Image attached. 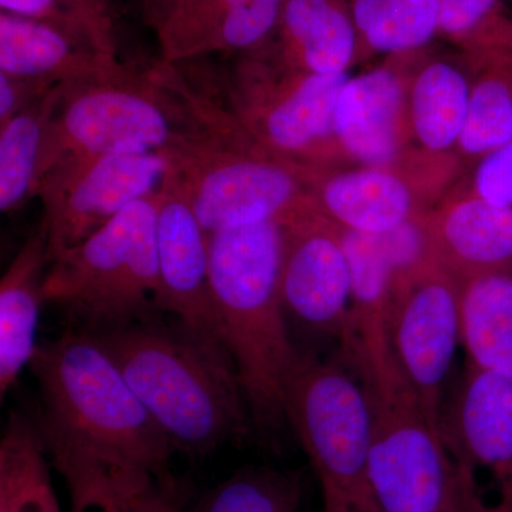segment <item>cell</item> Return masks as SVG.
<instances>
[{
    "label": "cell",
    "instance_id": "1",
    "mask_svg": "<svg viewBox=\"0 0 512 512\" xmlns=\"http://www.w3.org/2000/svg\"><path fill=\"white\" fill-rule=\"evenodd\" d=\"M40 390L37 423L72 512H114L174 476L173 444L92 333L67 330L30 360Z\"/></svg>",
    "mask_w": 512,
    "mask_h": 512
},
{
    "label": "cell",
    "instance_id": "2",
    "mask_svg": "<svg viewBox=\"0 0 512 512\" xmlns=\"http://www.w3.org/2000/svg\"><path fill=\"white\" fill-rule=\"evenodd\" d=\"M119 367L175 451L205 456L248 436L247 402L234 360L160 316L90 332Z\"/></svg>",
    "mask_w": 512,
    "mask_h": 512
},
{
    "label": "cell",
    "instance_id": "3",
    "mask_svg": "<svg viewBox=\"0 0 512 512\" xmlns=\"http://www.w3.org/2000/svg\"><path fill=\"white\" fill-rule=\"evenodd\" d=\"M284 231L278 222L210 235L212 295L249 416L266 440L288 427L285 393L301 350L281 296Z\"/></svg>",
    "mask_w": 512,
    "mask_h": 512
},
{
    "label": "cell",
    "instance_id": "4",
    "mask_svg": "<svg viewBox=\"0 0 512 512\" xmlns=\"http://www.w3.org/2000/svg\"><path fill=\"white\" fill-rule=\"evenodd\" d=\"M177 93L187 126L161 153L167 173L208 235L261 222L289 224L318 212L293 165L265 153L229 111L202 99L187 84Z\"/></svg>",
    "mask_w": 512,
    "mask_h": 512
},
{
    "label": "cell",
    "instance_id": "5",
    "mask_svg": "<svg viewBox=\"0 0 512 512\" xmlns=\"http://www.w3.org/2000/svg\"><path fill=\"white\" fill-rule=\"evenodd\" d=\"M350 366L372 407L367 487L375 512H483L441 426L430 419L389 349Z\"/></svg>",
    "mask_w": 512,
    "mask_h": 512
},
{
    "label": "cell",
    "instance_id": "6",
    "mask_svg": "<svg viewBox=\"0 0 512 512\" xmlns=\"http://www.w3.org/2000/svg\"><path fill=\"white\" fill-rule=\"evenodd\" d=\"M158 201L160 188L56 256L43 279V301L60 306L87 332L158 318Z\"/></svg>",
    "mask_w": 512,
    "mask_h": 512
},
{
    "label": "cell",
    "instance_id": "7",
    "mask_svg": "<svg viewBox=\"0 0 512 512\" xmlns=\"http://www.w3.org/2000/svg\"><path fill=\"white\" fill-rule=\"evenodd\" d=\"M350 369L343 360L302 353L286 386V424L311 461L323 503L375 512L367 487L372 407Z\"/></svg>",
    "mask_w": 512,
    "mask_h": 512
},
{
    "label": "cell",
    "instance_id": "8",
    "mask_svg": "<svg viewBox=\"0 0 512 512\" xmlns=\"http://www.w3.org/2000/svg\"><path fill=\"white\" fill-rule=\"evenodd\" d=\"M349 77L298 72L264 53H245L229 80L228 111L269 156L295 167L339 168L333 120Z\"/></svg>",
    "mask_w": 512,
    "mask_h": 512
},
{
    "label": "cell",
    "instance_id": "9",
    "mask_svg": "<svg viewBox=\"0 0 512 512\" xmlns=\"http://www.w3.org/2000/svg\"><path fill=\"white\" fill-rule=\"evenodd\" d=\"M185 126L187 114L180 101L148 74L72 83L47 123L35 188L57 165L109 154L163 151Z\"/></svg>",
    "mask_w": 512,
    "mask_h": 512
},
{
    "label": "cell",
    "instance_id": "10",
    "mask_svg": "<svg viewBox=\"0 0 512 512\" xmlns=\"http://www.w3.org/2000/svg\"><path fill=\"white\" fill-rule=\"evenodd\" d=\"M461 161L413 148L387 167H296L316 211L343 231L383 234L419 220L444 197Z\"/></svg>",
    "mask_w": 512,
    "mask_h": 512
},
{
    "label": "cell",
    "instance_id": "11",
    "mask_svg": "<svg viewBox=\"0 0 512 512\" xmlns=\"http://www.w3.org/2000/svg\"><path fill=\"white\" fill-rule=\"evenodd\" d=\"M460 296V282L427 255L399 279L386 315L394 362L439 426L444 386L461 345Z\"/></svg>",
    "mask_w": 512,
    "mask_h": 512
},
{
    "label": "cell",
    "instance_id": "12",
    "mask_svg": "<svg viewBox=\"0 0 512 512\" xmlns=\"http://www.w3.org/2000/svg\"><path fill=\"white\" fill-rule=\"evenodd\" d=\"M168 161L161 151L117 153L57 165L37 183L43 204L49 264L82 244L138 198L163 184Z\"/></svg>",
    "mask_w": 512,
    "mask_h": 512
},
{
    "label": "cell",
    "instance_id": "13",
    "mask_svg": "<svg viewBox=\"0 0 512 512\" xmlns=\"http://www.w3.org/2000/svg\"><path fill=\"white\" fill-rule=\"evenodd\" d=\"M281 296L286 316L338 340L352 328V279L342 231L318 212L282 225Z\"/></svg>",
    "mask_w": 512,
    "mask_h": 512
},
{
    "label": "cell",
    "instance_id": "14",
    "mask_svg": "<svg viewBox=\"0 0 512 512\" xmlns=\"http://www.w3.org/2000/svg\"><path fill=\"white\" fill-rule=\"evenodd\" d=\"M157 247L161 313L175 316L207 348L234 360L212 295L210 235L168 173L160 187Z\"/></svg>",
    "mask_w": 512,
    "mask_h": 512
},
{
    "label": "cell",
    "instance_id": "15",
    "mask_svg": "<svg viewBox=\"0 0 512 512\" xmlns=\"http://www.w3.org/2000/svg\"><path fill=\"white\" fill-rule=\"evenodd\" d=\"M420 53L389 56L382 66L349 77L333 120L342 163L387 167L416 148L410 130L409 86Z\"/></svg>",
    "mask_w": 512,
    "mask_h": 512
},
{
    "label": "cell",
    "instance_id": "16",
    "mask_svg": "<svg viewBox=\"0 0 512 512\" xmlns=\"http://www.w3.org/2000/svg\"><path fill=\"white\" fill-rule=\"evenodd\" d=\"M440 426L481 508L478 483L485 474L491 512H512V377L467 366Z\"/></svg>",
    "mask_w": 512,
    "mask_h": 512
},
{
    "label": "cell",
    "instance_id": "17",
    "mask_svg": "<svg viewBox=\"0 0 512 512\" xmlns=\"http://www.w3.org/2000/svg\"><path fill=\"white\" fill-rule=\"evenodd\" d=\"M430 255L460 282L512 275V208L448 192L423 218Z\"/></svg>",
    "mask_w": 512,
    "mask_h": 512
},
{
    "label": "cell",
    "instance_id": "18",
    "mask_svg": "<svg viewBox=\"0 0 512 512\" xmlns=\"http://www.w3.org/2000/svg\"><path fill=\"white\" fill-rule=\"evenodd\" d=\"M421 218L383 234L340 229L352 279V328L345 343L387 342L386 315L394 288L407 269L430 255Z\"/></svg>",
    "mask_w": 512,
    "mask_h": 512
},
{
    "label": "cell",
    "instance_id": "19",
    "mask_svg": "<svg viewBox=\"0 0 512 512\" xmlns=\"http://www.w3.org/2000/svg\"><path fill=\"white\" fill-rule=\"evenodd\" d=\"M285 0H187L157 30L161 62L262 49L275 35Z\"/></svg>",
    "mask_w": 512,
    "mask_h": 512
},
{
    "label": "cell",
    "instance_id": "20",
    "mask_svg": "<svg viewBox=\"0 0 512 512\" xmlns=\"http://www.w3.org/2000/svg\"><path fill=\"white\" fill-rule=\"evenodd\" d=\"M0 72L56 86L131 76L117 56L74 39L47 23L0 12Z\"/></svg>",
    "mask_w": 512,
    "mask_h": 512
},
{
    "label": "cell",
    "instance_id": "21",
    "mask_svg": "<svg viewBox=\"0 0 512 512\" xmlns=\"http://www.w3.org/2000/svg\"><path fill=\"white\" fill-rule=\"evenodd\" d=\"M256 52L313 74L346 73L363 59L348 0H285L275 35Z\"/></svg>",
    "mask_w": 512,
    "mask_h": 512
},
{
    "label": "cell",
    "instance_id": "22",
    "mask_svg": "<svg viewBox=\"0 0 512 512\" xmlns=\"http://www.w3.org/2000/svg\"><path fill=\"white\" fill-rule=\"evenodd\" d=\"M46 225L26 239L0 282V396L12 389L35 355L49 256Z\"/></svg>",
    "mask_w": 512,
    "mask_h": 512
},
{
    "label": "cell",
    "instance_id": "23",
    "mask_svg": "<svg viewBox=\"0 0 512 512\" xmlns=\"http://www.w3.org/2000/svg\"><path fill=\"white\" fill-rule=\"evenodd\" d=\"M414 64L409 86V120L414 147L434 156L456 151L466 121L471 72L464 57H423Z\"/></svg>",
    "mask_w": 512,
    "mask_h": 512
},
{
    "label": "cell",
    "instance_id": "24",
    "mask_svg": "<svg viewBox=\"0 0 512 512\" xmlns=\"http://www.w3.org/2000/svg\"><path fill=\"white\" fill-rule=\"evenodd\" d=\"M460 332L467 366L512 377V275L461 285Z\"/></svg>",
    "mask_w": 512,
    "mask_h": 512
},
{
    "label": "cell",
    "instance_id": "25",
    "mask_svg": "<svg viewBox=\"0 0 512 512\" xmlns=\"http://www.w3.org/2000/svg\"><path fill=\"white\" fill-rule=\"evenodd\" d=\"M471 72L466 121L456 147L471 165L512 143V84L504 70L480 52H461Z\"/></svg>",
    "mask_w": 512,
    "mask_h": 512
},
{
    "label": "cell",
    "instance_id": "26",
    "mask_svg": "<svg viewBox=\"0 0 512 512\" xmlns=\"http://www.w3.org/2000/svg\"><path fill=\"white\" fill-rule=\"evenodd\" d=\"M363 59L423 52L439 35V0H348Z\"/></svg>",
    "mask_w": 512,
    "mask_h": 512
},
{
    "label": "cell",
    "instance_id": "27",
    "mask_svg": "<svg viewBox=\"0 0 512 512\" xmlns=\"http://www.w3.org/2000/svg\"><path fill=\"white\" fill-rule=\"evenodd\" d=\"M72 83L76 82L57 84L0 127V210L3 214L19 210L33 198L47 123Z\"/></svg>",
    "mask_w": 512,
    "mask_h": 512
},
{
    "label": "cell",
    "instance_id": "28",
    "mask_svg": "<svg viewBox=\"0 0 512 512\" xmlns=\"http://www.w3.org/2000/svg\"><path fill=\"white\" fill-rule=\"evenodd\" d=\"M302 494L299 473L245 468L208 491L187 512H296Z\"/></svg>",
    "mask_w": 512,
    "mask_h": 512
},
{
    "label": "cell",
    "instance_id": "29",
    "mask_svg": "<svg viewBox=\"0 0 512 512\" xmlns=\"http://www.w3.org/2000/svg\"><path fill=\"white\" fill-rule=\"evenodd\" d=\"M507 18L503 0H439L437 36L466 50Z\"/></svg>",
    "mask_w": 512,
    "mask_h": 512
},
{
    "label": "cell",
    "instance_id": "30",
    "mask_svg": "<svg viewBox=\"0 0 512 512\" xmlns=\"http://www.w3.org/2000/svg\"><path fill=\"white\" fill-rule=\"evenodd\" d=\"M463 191L512 208V143L474 164Z\"/></svg>",
    "mask_w": 512,
    "mask_h": 512
},
{
    "label": "cell",
    "instance_id": "31",
    "mask_svg": "<svg viewBox=\"0 0 512 512\" xmlns=\"http://www.w3.org/2000/svg\"><path fill=\"white\" fill-rule=\"evenodd\" d=\"M0 8L2 12L12 13L20 18L47 23L74 39L96 47L83 20L64 0H0Z\"/></svg>",
    "mask_w": 512,
    "mask_h": 512
},
{
    "label": "cell",
    "instance_id": "32",
    "mask_svg": "<svg viewBox=\"0 0 512 512\" xmlns=\"http://www.w3.org/2000/svg\"><path fill=\"white\" fill-rule=\"evenodd\" d=\"M64 2L83 20L97 49L107 55L117 56L110 0H64Z\"/></svg>",
    "mask_w": 512,
    "mask_h": 512
},
{
    "label": "cell",
    "instance_id": "33",
    "mask_svg": "<svg viewBox=\"0 0 512 512\" xmlns=\"http://www.w3.org/2000/svg\"><path fill=\"white\" fill-rule=\"evenodd\" d=\"M190 498V485L171 476L158 483L136 503L114 512H185Z\"/></svg>",
    "mask_w": 512,
    "mask_h": 512
},
{
    "label": "cell",
    "instance_id": "34",
    "mask_svg": "<svg viewBox=\"0 0 512 512\" xmlns=\"http://www.w3.org/2000/svg\"><path fill=\"white\" fill-rule=\"evenodd\" d=\"M144 22L157 32L187 0H140Z\"/></svg>",
    "mask_w": 512,
    "mask_h": 512
},
{
    "label": "cell",
    "instance_id": "35",
    "mask_svg": "<svg viewBox=\"0 0 512 512\" xmlns=\"http://www.w3.org/2000/svg\"><path fill=\"white\" fill-rule=\"evenodd\" d=\"M464 52H480L490 57L494 63H497L504 70L512 84V35L505 37V39L497 40V42L464 50Z\"/></svg>",
    "mask_w": 512,
    "mask_h": 512
},
{
    "label": "cell",
    "instance_id": "36",
    "mask_svg": "<svg viewBox=\"0 0 512 512\" xmlns=\"http://www.w3.org/2000/svg\"><path fill=\"white\" fill-rule=\"evenodd\" d=\"M323 512H353L350 508L340 504L323 503Z\"/></svg>",
    "mask_w": 512,
    "mask_h": 512
},
{
    "label": "cell",
    "instance_id": "37",
    "mask_svg": "<svg viewBox=\"0 0 512 512\" xmlns=\"http://www.w3.org/2000/svg\"><path fill=\"white\" fill-rule=\"evenodd\" d=\"M185 512H187V511H185Z\"/></svg>",
    "mask_w": 512,
    "mask_h": 512
}]
</instances>
